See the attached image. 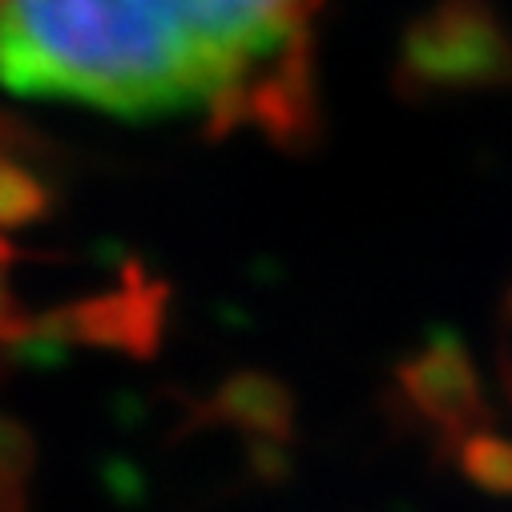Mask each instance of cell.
Returning <instances> with one entry per match:
<instances>
[{
  "label": "cell",
  "instance_id": "7a4b0ae2",
  "mask_svg": "<svg viewBox=\"0 0 512 512\" xmlns=\"http://www.w3.org/2000/svg\"><path fill=\"white\" fill-rule=\"evenodd\" d=\"M29 178L21 174L17 162H9L5 146H0V343L13 335V311H17V295H13V267H17V226L29 218Z\"/></svg>",
  "mask_w": 512,
  "mask_h": 512
},
{
  "label": "cell",
  "instance_id": "6da1fadb",
  "mask_svg": "<svg viewBox=\"0 0 512 512\" xmlns=\"http://www.w3.org/2000/svg\"><path fill=\"white\" fill-rule=\"evenodd\" d=\"M315 0H0V85L113 117H287Z\"/></svg>",
  "mask_w": 512,
  "mask_h": 512
}]
</instances>
